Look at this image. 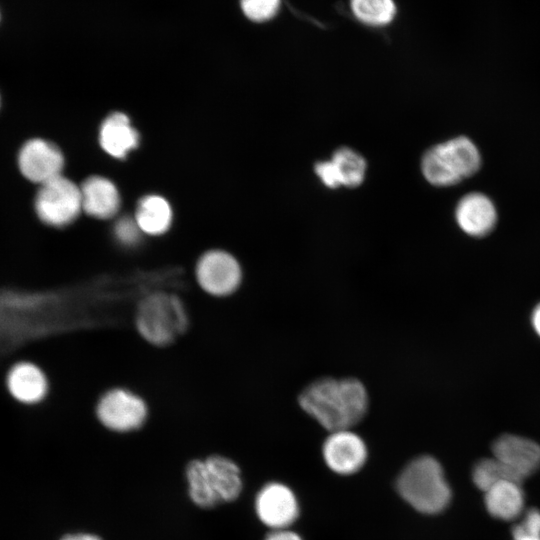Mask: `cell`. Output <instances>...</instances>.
<instances>
[{
    "label": "cell",
    "mask_w": 540,
    "mask_h": 540,
    "mask_svg": "<svg viewBox=\"0 0 540 540\" xmlns=\"http://www.w3.org/2000/svg\"><path fill=\"white\" fill-rule=\"evenodd\" d=\"M82 209L89 215L106 219L116 214L120 197L116 186L108 179L92 176L80 187Z\"/></svg>",
    "instance_id": "cell-17"
},
{
    "label": "cell",
    "mask_w": 540,
    "mask_h": 540,
    "mask_svg": "<svg viewBox=\"0 0 540 540\" xmlns=\"http://www.w3.org/2000/svg\"><path fill=\"white\" fill-rule=\"evenodd\" d=\"M135 220L142 233L161 235L171 225L172 211L169 203L164 198L149 195L139 201Z\"/></svg>",
    "instance_id": "cell-19"
},
{
    "label": "cell",
    "mask_w": 540,
    "mask_h": 540,
    "mask_svg": "<svg viewBox=\"0 0 540 540\" xmlns=\"http://www.w3.org/2000/svg\"><path fill=\"white\" fill-rule=\"evenodd\" d=\"M532 324L536 333L540 336V304L535 307L532 313Z\"/></svg>",
    "instance_id": "cell-27"
},
{
    "label": "cell",
    "mask_w": 540,
    "mask_h": 540,
    "mask_svg": "<svg viewBox=\"0 0 540 540\" xmlns=\"http://www.w3.org/2000/svg\"><path fill=\"white\" fill-rule=\"evenodd\" d=\"M365 171V159L347 147L336 150L330 160L315 164L316 175L329 188L356 187L363 182Z\"/></svg>",
    "instance_id": "cell-14"
},
{
    "label": "cell",
    "mask_w": 540,
    "mask_h": 540,
    "mask_svg": "<svg viewBox=\"0 0 540 540\" xmlns=\"http://www.w3.org/2000/svg\"><path fill=\"white\" fill-rule=\"evenodd\" d=\"M186 479L190 499L201 508L234 501L243 487L238 465L220 455L190 461L186 467Z\"/></svg>",
    "instance_id": "cell-3"
},
{
    "label": "cell",
    "mask_w": 540,
    "mask_h": 540,
    "mask_svg": "<svg viewBox=\"0 0 540 540\" xmlns=\"http://www.w3.org/2000/svg\"><path fill=\"white\" fill-rule=\"evenodd\" d=\"M280 0H241V8L250 20L262 22L275 16Z\"/></svg>",
    "instance_id": "cell-23"
},
{
    "label": "cell",
    "mask_w": 540,
    "mask_h": 540,
    "mask_svg": "<svg viewBox=\"0 0 540 540\" xmlns=\"http://www.w3.org/2000/svg\"><path fill=\"white\" fill-rule=\"evenodd\" d=\"M521 519L511 529L512 540H540V510H525Z\"/></svg>",
    "instance_id": "cell-22"
},
{
    "label": "cell",
    "mask_w": 540,
    "mask_h": 540,
    "mask_svg": "<svg viewBox=\"0 0 540 540\" xmlns=\"http://www.w3.org/2000/svg\"><path fill=\"white\" fill-rule=\"evenodd\" d=\"M460 228L471 236L488 234L496 223V210L490 199L481 193L464 196L456 208Z\"/></svg>",
    "instance_id": "cell-15"
},
{
    "label": "cell",
    "mask_w": 540,
    "mask_h": 540,
    "mask_svg": "<svg viewBox=\"0 0 540 540\" xmlns=\"http://www.w3.org/2000/svg\"><path fill=\"white\" fill-rule=\"evenodd\" d=\"M8 394L19 404L32 406L45 400L49 380L44 370L30 360L14 362L5 375Z\"/></svg>",
    "instance_id": "cell-12"
},
{
    "label": "cell",
    "mask_w": 540,
    "mask_h": 540,
    "mask_svg": "<svg viewBox=\"0 0 540 540\" xmlns=\"http://www.w3.org/2000/svg\"><path fill=\"white\" fill-rule=\"evenodd\" d=\"M484 506L488 514L501 521H512L525 511L522 482L501 481L484 492Z\"/></svg>",
    "instance_id": "cell-16"
},
{
    "label": "cell",
    "mask_w": 540,
    "mask_h": 540,
    "mask_svg": "<svg viewBox=\"0 0 540 540\" xmlns=\"http://www.w3.org/2000/svg\"><path fill=\"white\" fill-rule=\"evenodd\" d=\"M396 488L405 502L427 515L443 512L452 499L442 465L429 455L412 459L398 475Z\"/></svg>",
    "instance_id": "cell-2"
},
{
    "label": "cell",
    "mask_w": 540,
    "mask_h": 540,
    "mask_svg": "<svg viewBox=\"0 0 540 540\" xmlns=\"http://www.w3.org/2000/svg\"><path fill=\"white\" fill-rule=\"evenodd\" d=\"M196 279L204 292L215 297H225L240 286L242 270L236 258L228 252L211 250L198 260Z\"/></svg>",
    "instance_id": "cell-8"
},
{
    "label": "cell",
    "mask_w": 540,
    "mask_h": 540,
    "mask_svg": "<svg viewBox=\"0 0 540 540\" xmlns=\"http://www.w3.org/2000/svg\"><path fill=\"white\" fill-rule=\"evenodd\" d=\"M17 164L27 180L42 185L61 175L64 157L61 150L52 142L33 138L20 148Z\"/></svg>",
    "instance_id": "cell-10"
},
{
    "label": "cell",
    "mask_w": 540,
    "mask_h": 540,
    "mask_svg": "<svg viewBox=\"0 0 540 540\" xmlns=\"http://www.w3.org/2000/svg\"><path fill=\"white\" fill-rule=\"evenodd\" d=\"M188 316L181 300L172 294L154 293L137 309L136 327L149 343L165 346L185 332Z\"/></svg>",
    "instance_id": "cell-5"
},
{
    "label": "cell",
    "mask_w": 540,
    "mask_h": 540,
    "mask_svg": "<svg viewBox=\"0 0 540 540\" xmlns=\"http://www.w3.org/2000/svg\"><path fill=\"white\" fill-rule=\"evenodd\" d=\"M328 468L339 475L358 472L367 460L368 450L364 440L350 429L330 432L322 448Z\"/></svg>",
    "instance_id": "cell-11"
},
{
    "label": "cell",
    "mask_w": 540,
    "mask_h": 540,
    "mask_svg": "<svg viewBox=\"0 0 540 540\" xmlns=\"http://www.w3.org/2000/svg\"><path fill=\"white\" fill-rule=\"evenodd\" d=\"M38 218L52 227H65L72 223L82 210L80 187L60 175L40 185L35 201Z\"/></svg>",
    "instance_id": "cell-6"
},
{
    "label": "cell",
    "mask_w": 540,
    "mask_h": 540,
    "mask_svg": "<svg viewBox=\"0 0 540 540\" xmlns=\"http://www.w3.org/2000/svg\"><path fill=\"white\" fill-rule=\"evenodd\" d=\"M60 540H102L99 536L91 533H70L64 535Z\"/></svg>",
    "instance_id": "cell-26"
},
{
    "label": "cell",
    "mask_w": 540,
    "mask_h": 540,
    "mask_svg": "<svg viewBox=\"0 0 540 540\" xmlns=\"http://www.w3.org/2000/svg\"><path fill=\"white\" fill-rule=\"evenodd\" d=\"M0 21H1V12H0Z\"/></svg>",
    "instance_id": "cell-28"
},
{
    "label": "cell",
    "mask_w": 540,
    "mask_h": 540,
    "mask_svg": "<svg viewBox=\"0 0 540 540\" xmlns=\"http://www.w3.org/2000/svg\"><path fill=\"white\" fill-rule=\"evenodd\" d=\"M471 478L473 484L485 492L495 484L504 480L523 482L511 470L496 458H484L476 462L472 469Z\"/></svg>",
    "instance_id": "cell-20"
},
{
    "label": "cell",
    "mask_w": 540,
    "mask_h": 540,
    "mask_svg": "<svg viewBox=\"0 0 540 540\" xmlns=\"http://www.w3.org/2000/svg\"><path fill=\"white\" fill-rule=\"evenodd\" d=\"M96 415L100 423L114 432L140 428L147 418V406L137 394L122 388L107 391L99 399Z\"/></svg>",
    "instance_id": "cell-7"
},
{
    "label": "cell",
    "mask_w": 540,
    "mask_h": 540,
    "mask_svg": "<svg viewBox=\"0 0 540 540\" xmlns=\"http://www.w3.org/2000/svg\"><path fill=\"white\" fill-rule=\"evenodd\" d=\"M351 9L361 22L371 26L388 24L396 13L393 0H351Z\"/></svg>",
    "instance_id": "cell-21"
},
{
    "label": "cell",
    "mask_w": 540,
    "mask_h": 540,
    "mask_svg": "<svg viewBox=\"0 0 540 540\" xmlns=\"http://www.w3.org/2000/svg\"><path fill=\"white\" fill-rule=\"evenodd\" d=\"M141 233L142 231L135 218L123 217L114 226V234L117 241L126 246L137 244L141 238Z\"/></svg>",
    "instance_id": "cell-24"
},
{
    "label": "cell",
    "mask_w": 540,
    "mask_h": 540,
    "mask_svg": "<svg viewBox=\"0 0 540 540\" xmlns=\"http://www.w3.org/2000/svg\"><path fill=\"white\" fill-rule=\"evenodd\" d=\"M0 102H1V98H0Z\"/></svg>",
    "instance_id": "cell-29"
},
{
    "label": "cell",
    "mask_w": 540,
    "mask_h": 540,
    "mask_svg": "<svg viewBox=\"0 0 540 540\" xmlns=\"http://www.w3.org/2000/svg\"><path fill=\"white\" fill-rule=\"evenodd\" d=\"M368 403L366 388L354 378H321L299 396L301 408L330 432L350 429L361 421Z\"/></svg>",
    "instance_id": "cell-1"
},
{
    "label": "cell",
    "mask_w": 540,
    "mask_h": 540,
    "mask_svg": "<svg viewBox=\"0 0 540 540\" xmlns=\"http://www.w3.org/2000/svg\"><path fill=\"white\" fill-rule=\"evenodd\" d=\"M481 159L477 147L466 137H457L429 149L422 158V172L436 186L456 184L474 174Z\"/></svg>",
    "instance_id": "cell-4"
},
{
    "label": "cell",
    "mask_w": 540,
    "mask_h": 540,
    "mask_svg": "<svg viewBox=\"0 0 540 540\" xmlns=\"http://www.w3.org/2000/svg\"><path fill=\"white\" fill-rule=\"evenodd\" d=\"M264 540H303L299 534L289 528L271 530Z\"/></svg>",
    "instance_id": "cell-25"
},
{
    "label": "cell",
    "mask_w": 540,
    "mask_h": 540,
    "mask_svg": "<svg viewBox=\"0 0 540 540\" xmlns=\"http://www.w3.org/2000/svg\"><path fill=\"white\" fill-rule=\"evenodd\" d=\"M139 135L132 127L128 117L122 113H113L102 123L100 144L111 156L124 158L136 148Z\"/></svg>",
    "instance_id": "cell-18"
},
{
    "label": "cell",
    "mask_w": 540,
    "mask_h": 540,
    "mask_svg": "<svg viewBox=\"0 0 540 540\" xmlns=\"http://www.w3.org/2000/svg\"><path fill=\"white\" fill-rule=\"evenodd\" d=\"M255 511L259 520L271 530L286 529L297 520L299 503L291 488L271 482L257 493Z\"/></svg>",
    "instance_id": "cell-9"
},
{
    "label": "cell",
    "mask_w": 540,
    "mask_h": 540,
    "mask_svg": "<svg viewBox=\"0 0 540 540\" xmlns=\"http://www.w3.org/2000/svg\"><path fill=\"white\" fill-rule=\"evenodd\" d=\"M493 457L522 481L540 469V445L513 434L498 437L492 444Z\"/></svg>",
    "instance_id": "cell-13"
}]
</instances>
